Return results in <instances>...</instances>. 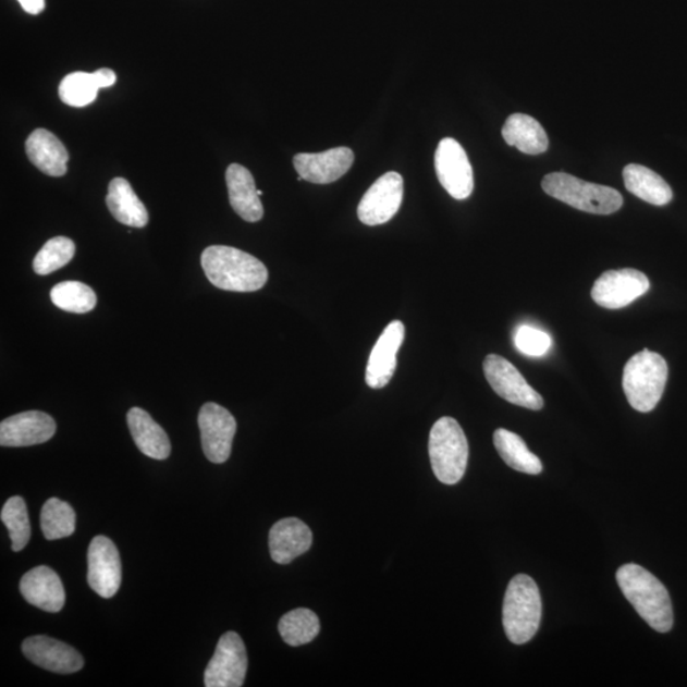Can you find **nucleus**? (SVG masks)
Wrapping results in <instances>:
<instances>
[{
  "instance_id": "31",
  "label": "nucleus",
  "mask_w": 687,
  "mask_h": 687,
  "mask_svg": "<svg viewBox=\"0 0 687 687\" xmlns=\"http://www.w3.org/2000/svg\"><path fill=\"white\" fill-rule=\"evenodd\" d=\"M98 89L93 73L75 72L60 83L59 97L72 108H85L96 100Z\"/></svg>"
},
{
  "instance_id": "23",
  "label": "nucleus",
  "mask_w": 687,
  "mask_h": 687,
  "mask_svg": "<svg viewBox=\"0 0 687 687\" xmlns=\"http://www.w3.org/2000/svg\"><path fill=\"white\" fill-rule=\"evenodd\" d=\"M106 204L118 222L143 229L149 221L148 210L134 193L130 181L123 177L113 179L109 185Z\"/></svg>"
},
{
  "instance_id": "16",
  "label": "nucleus",
  "mask_w": 687,
  "mask_h": 687,
  "mask_svg": "<svg viewBox=\"0 0 687 687\" xmlns=\"http://www.w3.org/2000/svg\"><path fill=\"white\" fill-rule=\"evenodd\" d=\"M22 652L36 666L57 674H74L85 666L77 649L47 636L27 638L22 645Z\"/></svg>"
},
{
  "instance_id": "9",
  "label": "nucleus",
  "mask_w": 687,
  "mask_h": 687,
  "mask_svg": "<svg viewBox=\"0 0 687 687\" xmlns=\"http://www.w3.org/2000/svg\"><path fill=\"white\" fill-rule=\"evenodd\" d=\"M651 289L646 274L636 269L609 270L592 286V299L600 307L621 309Z\"/></svg>"
},
{
  "instance_id": "28",
  "label": "nucleus",
  "mask_w": 687,
  "mask_h": 687,
  "mask_svg": "<svg viewBox=\"0 0 687 687\" xmlns=\"http://www.w3.org/2000/svg\"><path fill=\"white\" fill-rule=\"evenodd\" d=\"M75 512L70 503L50 498L44 504L40 517L41 530L47 540L70 538L75 531Z\"/></svg>"
},
{
  "instance_id": "30",
  "label": "nucleus",
  "mask_w": 687,
  "mask_h": 687,
  "mask_svg": "<svg viewBox=\"0 0 687 687\" xmlns=\"http://www.w3.org/2000/svg\"><path fill=\"white\" fill-rule=\"evenodd\" d=\"M2 523L9 528L12 541V550H24L32 538V525L27 513V505L21 496H12L5 502L2 513Z\"/></svg>"
},
{
  "instance_id": "35",
  "label": "nucleus",
  "mask_w": 687,
  "mask_h": 687,
  "mask_svg": "<svg viewBox=\"0 0 687 687\" xmlns=\"http://www.w3.org/2000/svg\"><path fill=\"white\" fill-rule=\"evenodd\" d=\"M22 9L28 14H40L45 10V0H19Z\"/></svg>"
},
{
  "instance_id": "3",
  "label": "nucleus",
  "mask_w": 687,
  "mask_h": 687,
  "mask_svg": "<svg viewBox=\"0 0 687 687\" xmlns=\"http://www.w3.org/2000/svg\"><path fill=\"white\" fill-rule=\"evenodd\" d=\"M668 379L667 361L659 353L641 351L628 360L623 389L633 409L649 413L661 402Z\"/></svg>"
},
{
  "instance_id": "29",
  "label": "nucleus",
  "mask_w": 687,
  "mask_h": 687,
  "mask_svg": "<svg viewBox=\"0 0 687 687\" xmlns=\"http://www.w3.org/2000/svg\"><path fill=\"white\" fill-rule=\"evenodd\" d=\"M50 298L63 311L72 314H87L97 304L96 293L90 286L81 282H62L50 292Z\"/></svg>"
},
{
  "instance_id": "34",
  "label": "nucleus",
  "mask_w": 687,
  "mask_h": 687,
  "mask_svg": "<svg viewBox=\"0 0 687 687\" xmlns=\"http://www.w3.org/2000/svg\"><path fill=\"white\" fill-rule=\"evenodd\" d=\"M94 74V78L98 88H108L115 85L116 74L115 72L103 68V70L97 71Z\"/></svg>"
},
{
  "instance_id": "1",
  "label": "nucleus",
  "mask_w": 687,
  "mask_h": 687,
  "mask_svg": "<svg viewBox=\"0 0 687 687\" xmlns=\"http://www.w3.org/2000/svg\"><path fill=\"white\" fill-rule=\"evenodd\" d=\"M617 585L626 600L655 631L667 633L674 626V611L667 588L638 564H625L616 573Z\"/></svg>"
},
{
  "instance_id": "12",
  "label": "nucleus",
  "mask_w": 687,
  "mask_h": 687,
  "mask_svg": "<svg viewBox=\"0 0 687 687\" xmlns=\"http://www.w3.org/2000/svg\"><path fill=\"white\" fill-rule=\"evenodd\" d=\"M403 198V176L397 172L384 173L361 198L358 206L359 221L366 225L388 223L402 207Z\"/></svg>"
},
{
  "instance_id": "2",
  "label": "nucleus",
  "mask_w": 687,
  "mask_h": 687,
  "mask_svg": "<svg viewBox=\"0 0 687 687\" xmlns=\"http://www.w3.org/2000/svg\"><path fill=\"white\" fill-rule=\"evenodd\" d=\"M208 281L219 290L256 292L267 284L269 273L255 256L230 246H210L201 255Z\"/></svg>"
},
{
  "instance_id": "4",
  "label": "nucleus",
  "mask_w": 687,
  "mask_h": 687,
  "mask_svg": "<svg viewBox=\"0 0 687 687\" xmlns=\"http://www.w3.org/2000/svg\"><path fill=\"white\" fill-rule=\"evenodd\" d=\"M541 613V596L535 580L526 575L513 578L503 602L504 631L513 645H525L535 637Z\"/></svg>"
},
{
  "instance_id": "24",
  "label": "nucleus",
  "mask_w": 687,
  "mask_h": 687,
  "mask_svg": "<svg viewBox=\"0 0 687 687\" xmlns=\"http://www.w3.org/2000/svg\"><path fill=\"white\" fill-rule=\"evenodd\" d=\"M502 135L508 146L526 155H540L549 147L548 134L541 124L525 113H513L505 122Z\"/></svg>"
},
{
  "instance_id": "15",
  "label": "nucleus",
  "mask_w": 687,
  "mask_h": 687,
  "mask_svg": "<svg viewBox=\"0 0 687 687\" xmlns=\"http://www.w3.org/2000/svg\"><path fill=\"white\" fill-rule=\"evenodd\" d=\"M293 163L302 180L327 185L335 183L351 170L354 154L351 148L339 147L322 154H299L294 157Z\"/></svg>"
},
{
  "instance_id": "5",
  "label": "nucleus",
  "mask_w": 687,
  "mask_h": 687,
  "mask_svg": "<svg viewBox=\"0 0 687 687\" xmlns=\"http://www.w3.org/2000/svg\"><path fill=\"white\" fill-rule=\"evenodd\" d=\"M541 186L548 195L586 213L609 216L623 207V196L615 188L587 183L569 173H549Z\"/></svg>"
},
{
  "instance_id": "18",
  "label": "nucleus",
  "mask_w": 687,
  "mask_h": 687,
  "mask_svg": "<svg viewBox=\"0 0 687 687\" xmlns=\"http://www.w3.org/2000/svg\"><path fill=\"white\" fill-rule=\"evenodd\" d=\"M20 591L28 603L48 613H59L64 608L62 579L49 566H36L27 572L21 579Z\"/></svg>"
},
{
  "instance_id": "6",
  "label": "nucleus",
  "mask_w": 687,
  "mask_h": 687,
  "mask_svg": "<svg viewBox=\"0 0 687 687\" xmlns=\"http://www.w3.org/2000/svg\"><path fill=\"white\" fill-rule=\"evenodd\" d=\"M429 457L438 480L455 486L464 478L469 462V443L458 421L444 417L429 434Z\"/></svg>"
},
{
  "instance_id": "25",
  "label": "nucleus",
  "mask_w": 687,
  "mask_h": 687,
  "mask_svg": "<svg viewBox=\"0 0 687 687\" xmlns=\"http://www.w3.org/2000/svg\"><path fill=\"white\" fill-rule=\"evenodd\" d=\"M626 191L638 196L652 206H666L674 194L672 188L660 175L640 164H628L623 171Z\"/></svg>"
},
{
  "instance_id": "32",
  "label": "nucleus",
  "mask_w": 687,
  "mask_h": 687,
  "mask_svg": "<svg viewBox=\"0 0 687 687\" xmlns=\"http://www.w3.org/2000/svg\"><path fill=\"white\" fill-rule=\"evenodd\" d=\"M75 245L71 238L54 237L45 244L34 260L36 274L49 275L62 269L74 258Z\"/></svg>"
},
{
  "instance_id": "19",
  "label": "nucleus",
  "mask_w": 687,
  "mask_h": 687,
  "mask_svg": "<svg viewBox=\"0 0 687 687\" xmlns=\"http://www.w3.org/2000/svg\"><path fill=\"white\" fill-rule=\"evenodd\" d=\"M312 531L298 518H284L271 527L270 556L278 564H290L312 545Z\"/></svg>"
},
{
  "instance_id": "17",
  "label": "nucleus",
  "mask_w": 687,
  "mask_h": 687,
  "mask_svg": "<svg viewBox=\"0 0 687 687\" xmlns=\"http://www.w3.org/2000/svg\"><path fill=\"white\" fill-rule=\"evenodd\" d=\"M405 327L402 321H392L383 330L372 349L366 369V382L371 389L388 387L396 371V357L404 343Z\"/></svg>"
},
{
  "instance_id": "21",
  "label": "nucleus",
  "mask_w": 687,
  "mask_h": 687,
  "mask_svg": "<svg viewBox=\"0 0 687 687\" xmlns=\"http://www.w3.org/2000/svg\"><path fill=\"white\" fill-rule=\"evenodd\" d=\"M28 160L45 175L64 176L68 171L70 155L57 135L47 130H36L26 142Z\"/></svg>"
},
{
  "instance_id": "20",
  "label": "nucleus",
  "mask_w": 687,
  "mask_h": 687,
  "mask_svg": "<svg viewBox=\"0 0 687 687\" xmlns=\"http://www.w3.org/2000/svg\"><path fill=\"white\" fill-rule=\"evenodd\" d=\"M225 181L233 210L246 222H259L263 208L252 172L233 163L226 169Z\"/></svg>"
},
{
  "instance_id": "8",
  "label": "nucleus",
  "mask_w": 687,
  "mask_h": 687,
  "mask_svg": "<svg viewBox=\"0 0 687 687\" xmlns=\"http://www.w3.org/2000/svg\"><path fill=\"white\" fill-rule=\"evenodd\" d=\"M487 380L496 395L507 400L513 405L526 407L530 410H541L543 400L519 373L518 369L507 359L489 354L484 360Z\"/></svg>"
},
{
  "instance_id": "10",
  "label": "nucleus",
  "mask_w": 687,
  "mask_h": 687,
  "mask_svg": "<svg viewBox=\"0 0 687 687\" xmlns=\"http://www.w3.org/2000/svg\"><path fill=\"white\" fill-rule=\"evenodd\" d=\"M198 422L204 455L210 463H225L231 456L237 430L236 419L223 406L207 403L200 409Z\"/></svg>"
},
{
  "instance_id": "26",
  "label": "nucleus",
  "mask_w": 687,
  "mask_h": 687,
  "mask_svg": "<svg viewBox=\"0 0 687 687\" xmlns=\"http://www.w3.org/2000/svg\"><path fill=\"white\" fill-rule=\"evenodd\" d=\"M494 445L503 462L511 469L528 475L542 473L540 458L528 450L527 444L518 434L510 432L507 429H496Z\"/></svg>"
},
{
  "instance_id": "11",
  "label": "nucleus",
  "mask_w": 687,
  "mask_h": 687,
  "mask_svg": "<svg viewBox=\"0 0 687 687\" xmlns=\"http://www.w3.org/2000/svg\"><path fill=\"white\" fill-rule=\"evenodd\" d=\"M435 172L444 191L453 199L465 200L474 191V173L469 158L459 143L444 138L435 152Z\"/></svg>"
},
{
  "instance_id": "14",
  "label": "nucleus",
  "mask_w": 687,
  "mask_h": 687,
  "mask_svg": "<svg viewBox=\"0 0 687 687\" xmlns=\"http://www.w3.org/2000/svg\"><path fill=\"white\" fill-rule=\"evenodd\" d=\"M57 422L49 414L25 412L0 422V444L3 447H29L51 440Z\"/></svg>"
},
{
  "instance_id": "22",
  "label": "nucleus",
  "mask_w": 687,
  "mask_h": 687,
  "mask_svg": "<svg viewBox=\"0 0 687 687\" xmlns=\"http://www.w3.org/2000/svg\"><path fill=\"white\" fill-rule=\"evenodd\" d=\"M135 444L146 456L165 459L171 455V442L164 429L140 407H132L126 415Z\"/></svg>"
},
{
  "instance_id": "7",
  "label": "nucleus",
  "mask_w": 687,
  "mask_h": 687,
  "mask_svg": "<svg viewBox=\"0 0 687 687\" xmlns=\"http://www.w3.org/2000/svg\"><path fill=\"white\" fill-rule=\"evenodd\" d=\"M247 652L243 638L235 631H226L219 639L214 655L204 674L207 687H241L247 674Z\"/></svg>"
},
{
  "instance_id": "27",
  "label": "nucleus",
  "mask_w": 687,
  "mask_h": 687,
  "mask_svg": "<svg viewBox=\"0 0 687 687\" xmlns=\"http://www.w3.org/2000/svg\"><path fill=\"white\" fill-rule=\"evenodd\" d=\"M279 633L286 645L304 646L319 636L320 621L311 610H292L279 622Z\"/></svg>"
},
{
  "instance_id": "33",
  "label": "nucleus",
  "mask_w": 687,
  "mask_h": 687,
  "mask_svg": "<svg viewBox=\"0 0 687 687\" xmlns=\"http://www.w3.org/2000/svg\"><path fill=\"white\" fill-rule=\"evenodd\" d=\"M515 344L525 356L542 357L551 349L553 340L547 332L524 324L516 332Z\"/></svg>"
},
{
  "instance_id": "13",
  "label": "nucleus",
  "mask_w": 687,
  "mask_h": 687,
  "mask_svg": "<svg viewBox=\"0 0 687 687\" xmlns=\"http://www.w3.org/2000/svg\"><path fill=\"white\" fill-rule=\"evenodd\" d=\"M88 585L102 599H111L122 585L119 550L109 538L96 536L88 549Z\"/></svg>"
}]
</instances>
